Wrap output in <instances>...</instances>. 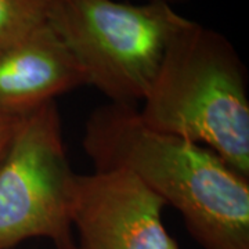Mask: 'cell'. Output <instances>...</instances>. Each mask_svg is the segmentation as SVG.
<instances>
[{"label":"cell","mask_w":249,"mask_h":249,"mask_svg":"<svg viewBox=\"0 0 249 249\" xmlns=\"http://www.w3.org/2000/svg\"><path fill=\"white\" fill-rule=\"evenodd\" d=\"M166 204L126 170L73 175L70 249H180L162 222Z\"/></svg>","instance_id":"cell-5"},{"label":"cell","mask_w":249,"mask_h":249,"mask_svg":"<svg viewBox=\"0 0 249 249\" xmlns=\"http://www.w3.org/2000/svg\"><path fill=\"white\" fill-rule=\"evenodd\" d=\"M83 148L96 170H126L180 212L204 249H249V178L206 148L154 130L132 104L97 108Z\"/></svg>","instance_id":"cell-1"},{"label":"cell","mask_w":249,"mask_h":249,"mask_svg":"<svg viewBox=\"0 0 249 249\" xmlns=\"http://www.w3.org/2000/svg\"><path fill=\"white\" fill-rule=\"evenodd\" d=\"M19 119L21 118L6 115L0 112V162L9 151L10 144L14 139Z\"/></svg>","instance_id":"cell-8"},{"label":"cell","mask_w":249,"mask_h":249,"mask_svg":"<svg viewBox=\"0 0 249 249\" xmlns=\"http://www.w3.org/2000/svg\"><path fill=\"white\" fill-rule=\"evenodd\" d=\"M47 21L85 75L114 104L142 100L170 43L191 19L163 1L50 0Z\"/></svg>","instance_id":"cell-3"},{"label":"cell","mask_w":249,"mask_h":249,"mask_svg":"<svg viewBox=\"0 0 249 249\" xmlns=\"http://www.w3.org/2000/svg\"><path fill=\"white\" fill-rule=\"evenodd\" d=\"M247 85L231 42L191 19L170 43L139 114L154 130L204 145L249 178Z\"/></svg>","instance_id":"cell-2"},{"label":"cell","mask_w":249,"mask_h":249,"mask_svg":"<svg viewBox=\"0 0 249 249\" xmlns=\"http://www.w3.org/2000/svg\"><path fill=\"white\" fill-rule=\"evenodd\" d=\"M73 175L57 103L22 116L0 162V249L29 238H49L57 249L71 248Z\"/></svg>","instance_id":"cell-4"},{"label":"cell","mask_w":249,"mask_h":249,"mask_svg":"<svg viewBox=\"0 0 249 249\" xmlns=\"http://www.w3.org/2000/svg\"><path fill=\"white\" fill-rule=\"evenodd\" d=\"M83 85V72L49 21L0 53L1 114L22 118Z\"/></svg>","instance_id":"cell-6"},{"label":"cell","mask_w":249,"mask_h":249,"mask_svg":"<svg viewBox=\"0 0 249 249\" xmlns=\"http://www.w3.org/2000/svg\"><path fill=\"white\" fill-rule=\"evenodd\" d=\"M50 0H0V53L47 22Z\"/></svg>","instance_id":"cell-7"},{"label":"cell","mask_w":249,"mask_h":249,"mask_svg":"<svg viewBox=\"0 0 249 249\" xmlns=\"http://www.w3.org/2000/svg\"><path fill=\"white\" fill-rule=\"evenodd\" d=\"M150 1H163V3H168L170 6H173V4H176V3L183 1V0H150Z\"/></svg>","instance_id":"cell-9"}]
</instances>
